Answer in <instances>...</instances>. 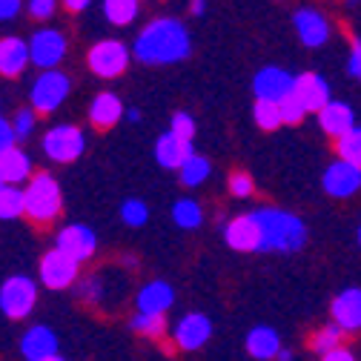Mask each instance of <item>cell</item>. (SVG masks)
Returning a JSON list of instances; mask_svg holds the SVG:
<instances>
[{
  "label": "cell",
  "mask_w": 361,
  "mask_h": 361,
  "mask_svg": "<svg viewBox=\"0 0 361 361\" xmlns=\"http://www.w3.org/2000/svg\"><path fill=\"white\" fill-rule=\"evenodd\" d=\"M192 55V35L187 23L178 18H155L149 20L132 43V58L147 66H169Z\"/></svg>",
  "instance_id": "cell-1"
},
{
  "label": "cell",
  "mask_w": 361,
  "mask_h": 361,
  "mask_svg": "<svg viewBox=\"0 0 361 361\" xmlns=\"http://www.w3.org/2000/svg\"><path fill=\"white\" fill-rule=\"evenodd\" d=\"M252 218L261 230V250L258 252H298L307 247V224L279 207H258L252 209Z\"/></svg>",
  "instance_id": "cell-2"
},
{
  "label": "cell",
  "mask_w": 361,
  "mask_h": 361,
  "mask_svg": "<svg viewBox=\"0 0 361 361\" xmlns=\"http://www.w3.org/2000/svg\"><path fill=\"white\" fill-rule=\"evenodd\" d=\"M26 218L35 227H47L55 224L63 212V192L52 172H35L26 184Z\"/></svg>",
  "instance_id": "cell-3"
},
{
  "label": "cell",
  "mask_w": 361,
  "mask_h": 361,
  "mask_svg": "<svg viewBox=\"0 0 361 361\" xmlns=\"http://www.w3.org/2000/svg\"><path fill=\"white\" fill-rule=\"evenodd\" d=\"M69 92H72V78L61 69H47L32 80L29 104L37 115H52L61 109V104L69 98Z\"/></svg>",
  "instance_id": "cell-4"
},
{
  "label": "cell",
  "mask_w": 361,
  "mask_h": 361,
  "mask_svg": "<svg viewBox=\"0 0 361 361\" xmlns=\"http://www.w3.org/2000/svg\"><path fill=\"white\" fill-rule=\"evenodd\" d=\"M132 63V49L118 37H104L95 47H89L86 52V66L92 75L104 78V80H115L121 78Z\"/></svg>",
  "instance_id": "cell-5"
},
{
  "label": "cell",
  "mask_w": 361,
  "mask_h": 361,
  "mask_svg": "<svg viewBox=\"0 0 361 361\" xmlns=\"http://www.w3.org/2000/svg\"><path fill=\"white\" fill-rule=\"evenodd\" d=\"M37 307V284L29 276H9L0 284V312L12 322H23Z\"/></svg>",
  "instance_id": "cell-6"
},
{
  "label": "cell",
  "mask_w": 361,
  "mask_h": 361,
  "mask_svg": "<svg viewBox=\"0 0 361 361\" xmlns=\"http://www.w3.org/2000/svg\"><path fill=\"white\" fill-rule=\"evenodd\" d=\"M37 279L47 290H69L80 281V261H75L72 255L61 252V250H49L43 252L40 264H37Z\"/></svg>",
  "instance_id": "cell-7"
},
{
  "label": "cell",
  "mask_w": 361,
  "mask_h": 361,
  "mask_svg": "<svg viewBox=\"0 0 361 361\" xmlns=\"http://www.w3.org/2000/svg\"><path fill=\"white\" fill-rule=\"evenodd\" d=\"M86 149V135L75 123H58L43 135V152L55 164H75Z\"/></svg>",
  "instance_id": "cell-8"
},
{
  "label": "cell",
  "mask_w": 361,
  "mask_h": 361,
  "mask_svg": "<svg viewBox=\"0 0 361 361\" xmlns=\"http://www.w3.org/2000/svg\"><path fill=\"white\" fill-rule=\"evenodd\" d=\"M66 35L61 29H52V26H43L37 32H32L29 37V52H32V66H37L40 72L47 69H58L61 61L66 58Z\"/></svg>",
  "instance_id": "cell-9"
},
{
  "label": "cell",
  "mask_w": 361,
  "mask_h": 361,
  "mask_svg": "<svg viewBox=\"0 0 361 361\" xmlns=\"http://www.w3.org/2000/svg\"><path fill=\"white\" fill-rule=\"evenodd\" d=\"M295 92V75L284 66H264L252 75V95L255 101L281 104Z\"/></svg>",
  "instance_id": "cell-10"
},
{
  "label": "cell",
  "mask_w": 361,
  "mask_h": 361,
  "mask_svg": "<svg viewBox=\"0 0 361 361\" xmlns=\"http://www.w3.org/2000/svg\"><path fill=\"white\" fill-rule=\"evenodd\" d=\"M322 190L336 201H347V198L358 195L361 192V166L336 158L322 175Z\"/></svg>",
  "instance_id": "cell-11"
},
{
  "label": "cell",
  "mask_w": 361,
  "mask_h": 361,
  "mask_svg": "<svg viewBox=\"0 0 361 361\" xmlns=\"http://www.w3.org/2000/svg\"><path fill=\"white\" fill-rule=\"evenodd\" d=\"M293 29L301 40V47H307V49H322L333 35L327 15L319 12L315 6H298L293 12Z\"/></svg>",
  "instance_id": "cell-12"
},
{
  "label": "cell",
  "mask_w": 361,
  "mask_h": 361,
  "mask_svg": "<svg viewBox=\"0 0 361 361\" xmlns=\"http://www.w3.org/2000/svg\"><path fill=\"white\" fill-rule=\"evenodd\" d=\"M55 250H61V252H66L83 264L89 258H95L98 235H95V230H89L86 224H66V227L58 230V235H55Z\"/></svg>",
  "instance_id": "cell-13"
},
{
  "label": "cell",
  "mask_w": 361,
  "mask_h": 361,
  "mask_svg": "<svg viewBox=\"0 0 361 361\" xmlns=\"http://www.w3.org/2000/svg\"><path fill=\"white\" fill-rule=\"evenodd\" d=\"M212 338V319L204 312H187L172 330V341L178 350H187V353H195L201 350L207 341Z\"/></svg>",
  "instance_id": "cell-14"
},
{
  "label": "cell",
  "mask_w": 361,
  "mask_h": 361,
  "mask_svg": "<svg viewBox=\"0 0 361 361\" xmlns=\"http://www.w3.org/2000/svg\"><path fill=\"white\" fill-rule=\"evenodd\" d=\"M224 241L235 252H258L261 250V230L252 218V212L235 215L224 224Z\"/></svg>",
  "instance_id": "cell-15"
},
{
  "label": "cell",
  "mask_w": 361,
  "mask_h": 361,
  "mask_svg": "<svg viewBox=\"0 0 361 361\" xmlns=\"http://www.w3.org/2000/svg\"><path fill=\"white\" fill-rule=\"evenodd\" d=\"M295 95H298V101L307 106L310 115H319V112L333 101L330 83H327V78L319 75V72H301V75H295Z\"/></svg>",
  "instance_id": "cell-16"
},
{
  "label": "cell",
  "mask_w": 361,
  "mask_h": 361,
  "mask_svg": "<svg viewBox=\"0 0 361 361\" xmlns=\"http://www.w3.org/2000/svg\"><path fill=\"white\" fill-rule=\"evenodd\" d=\"M330 315L344 333H361V287L341 290L330 304Z\"/></svg>",
  "instance_id": "cell-17"
},
{
  "label": "cell",
  "mask_w": 361,
  "mask_h": 361,
  "mask_svg": "<svg viewBox=\"0 0 361 361\" xmlns=\"http://www.w3.org/2000/svg\"><path fill=\"white\" fill-rule=\"evenodd\" d=\"M29 63H32L29 40H23L18 35L0 37V75L4 78H20Z\"/></svg>",
  "instance_id": "cell-18"
},
{
  "label": "cell",
  "mask_w": 361,
  "mask_h": 361,
  "mask_svg": "<svg viewBox=\"0 0 361 361\" xmlns=\"http://www.w3.org/2000/svg\"><path fill=\"white\" fill-rule=\"evenodd\" d=\"M20 353L26 361H43L58 355V333L47 324H35L20 338Z\"/></svg>",
  "instance_id": "cell-19"
},
{
  "label": "cell",
  "mask_w": 361,
  "mask_h": 361,
  "mask_svg": "<svg viewBox=\"0 0 361 361\" xmlns=\"http://www.w3.org/2000/svg\"><path fill=\"white\" fill-rule=\"evenodd\" d=\"M192 155H195L192 141L178 138L175 132H164L161 138L155 141V161H158L164 169H180Z\"/></svg>",
  "instance_id": "cell-20"
},
{
  "label": "cell",
  "mask_w": 361,
  "mask_h": 361,
  "mask_svg": "<svg viewBox=\"0 0 361 361\" xmlns=\"http://www.w3.org/2000/svg\"><path fill=\"white\" fill-rule=\"evenodd\" d=\"M319 126H322V132L324 135H330L333 141H338L341 135H347L353 126H355V109L347 104V101H330L319 115Z\"/></svg>",
  "instance_id": "cell-21"
},
{
  "label": "cell",
  "mask_w": 361,
  "mask_h": 361,
  "mask_svg": "<svg viewBox=\"0 0 361 361\" xmlns=\"http://www.w3.org/2000/svg\"><path fill=\"white\" fill-rule=\"evenodd\" d=\"M123 115H126V106L115 92H98L92 98V104H89V123L101 132L118 126V121H123Z\"/></svg>",
  "instance_id": "cell-22"
},
{
  "label": "cell",
  "mask_w": 361,
  "mask_h": 361,
  "mask_svg": "<svg viewBox=\"0 0 361 361\" xmlns=\"http://www.w3.org/2000/svg\"><path fill=\"white\" fill-rule=\"evenodd\" d=\"M172 304H175V290L166 281H149L138 290V295H135V307H138V312L166 315L172 310Z\"/></svg>",
  "instance_id": "cell-23"
},
{
  "label": "cell",
  "mask_w": 361,
  "mask_h": 361,
  "mask_svg": "<svg viewBox=\"0 0 361 361\" xmlns=\"http://www.w3.org/2000/svg\"><path fill=\"white\" fill-rule=\"evenodd\" d=\"M281 336L276 327H267V324H258L247 333V353L255 358V361H276L279 353H281Z\"/></svg>",
  "instance_id": "cell-24"
},
{
  "label": "cell",
  "mask_w": 361,
  "mask_h": 361,
  "mask_svg": "<svg viewBox=\"0 0 361 361\" xmlns=\"http://www.w3.org/2000/svg\"><path fill=\"white\" fill-rule=\"evenodd\" d=\"M0 175H4V180H6V184H12V187H23V184H29L32 175H35L32 158H29L20 147L9 149L4 158H0Z\"/></svg>",
  "instance_id": "cell-25"
},
{
  "label": "cell",
  "mask_w": 361,
  "mask_h": 361,
  "mask_svg": "<svg viewBox=\"0 0 361 361\" xmlns=\"http://www.w3.org/2000/svg\"><path fill=\"white\" fill-rule=\"evenodd\" d=\"M129 330L144 338L161 341L166 336V315H152V312H135L129 319Z\"/></svg>",
  "instance_id": "cell-26"
},
{
  "label": "cell",
  "mask_w": 361,
  "mask_h": 361,
  "mask_svg": "<svg viewBox=\"0 0 361 361\" xmlns=\"http://www.w3.org/2000/svg\"><path fill=\"white\" fill-rule=\"evenodd\" d=\"M172 221L180 230H198L204 224V209L192 198H180V201L172 204Z\"/></svg>",
  "instance_id": "cell-27"
},
{
  "label": "cell",
  "mask_w": 361,
  "mask_h": 361,
  "mask_svg": "<svg viewBox=\"0 0 361 361\" xmlns=\"http://www.w3.org/2000/svg\"><path fill=\"white\" fill-rule=\"evenodd\" d=\"M141 12V0H104V18L112 26H129Z\"/></svg>",
  "instance_id": "cell-28"
},
{
  "label": "cell",
  "mask_w": 361,
  "mask_h": 361,
  "mask_svg": "<svg viewBox=\"0 0 361 361\" xmlns=\"http://www.w3.org/2000/svg\"><path fill=\"white\" fill-rule=\"evenodd\" d=\"M26 215V192L20 187L6 184L0 190V221H15Z\"/></svg>",
  "instance_id": "cell-29"
},
{
  "label": "cell",
  "mask_w": 361,
  "mask_h": 361,
  "mask_svg": "<svg viewBox=\"0 0 361 361\" xmlns=\"http://www.w3.org/2000/svg\"><path fill=\"white\" fill-rule=\"evenodd\" d=\"M341 338H344V330L338 327V324H324V327H319L312 336H310V350L315 353V355H327L330 350H336V347H341Z\"/></svg>",
  "instance_id": "cell-30"
},
{
  "label": "cell",
  "mask_w": 361,
  "mask_h": 361,
  "mask_svg": "<svg viewBox=\"0 0 361 361\" xmlns=\"http://www.w3.org/2000/svg\"><path fill=\"white\" fill-rule=\"evenodd\" d=\"M252 121H255V126L264 129V132H276L279 126H284L281 104H273V101H255V104H252Z\"/></svg>",
  "instance_id": "cell-31"
},
{
  "label": "cell",
  "mask_w": 361,
  "mask_h": 361,
  "mask_svg": "<svg viewBox=\"0 0 361 361\" xmlns=\"http://www.w3.org/2000/svg\"><path fill=\"white\" fill-rule=\"evenodd\" d=\"M209 172H212V164H209V158H204V155H192L184 166H180L178 169V175H180V184H184V187H201L204 184V180L209 178Z\"/></svg>",
  "instance_id": "cell-32"
},
{
  "label": "cell",
  "mask_w": 361,
  "mask_h": 361,
  "mask_svg": "<svg viewBox=\"0 0 361 361\" xmlns=\"http://www.w3.org/2000/svg\"><path fill=\"white\" fill-rule=\"evenodd\" d=\"M336 155L341 161H350L355 166H361V126L355 123L347 135H341V138L336 141Z\"/></svg>",
  "instance_id": "cell-33"
},
{
  "label": "cell",
  "mask_w": 361,
  "mask_h": 361,
  "mask_svg": "<svg viewBox=\"0 0 361 361\" xmlns=\"http://www.w3.org/2000/svg\"><path fill=\"white\" fill-rule=\"evenodd\" d=\"M121 218H123L126 227H144V224L149 221V207H147V201H141V198H126V201L121 204Z\"/></svg>",
  "instance_id": "cell-34"
},
{
  "label": "cell",
  "mask_w": 361,
  "mask_h": 361,
  "mask_svg": "<svg viewBox=\"0 0 361 361\" xmlns=\"http://www.w3.org/2000/svg\"><path fill=\"white\" fill-rule=\"evenodd\" d=\"M35 126H37V112L29 106H23V109H18L15 115H12V129H15V135H18V141H26L29 135L35 132Z\"/></svg>",
  "instance_id": "cell-35"
},
{
  "label": "cell",
  "mask_w": 361,
  "mask_h": 361,
  "mask_svg": "<svg viewBox=\"0 0 361 361\" xmlns=\"http://www.w3.org/2000/svg\"><path fill=\"white\" fill-rule=\"evenodd\" d=\"M75 293H78V298L86 301V304H98L101 295H104V281L95 279V276H86V279H80V281L75 284Z\"/></svg>",
  "instance_id": "cell-36"
},
{
  "label": "cell",
  "mask_w": 361,
  "mask_h": 361,
  "mask_svg": "<svg viewBox=\"0 0 361 361\" xmlns=\"http://www.w3.org/2000/svg\"><path fill=\"white\" fill-rule=\"evenodd\" d=\"M169 132H175L178 138H184V141H195V132H198L195 118L190 112H175L169 121Z\"/></svg>",
  "instance_id": "cell-37"
},
{
  "label": "cell",
  "mask_w": 361,
  "mask_h": 361,
  "mask_svg": "<svg viewBox=\"0 0 361 361\" xmlns=\"http://www.w3.org/2000/svg\"><path fill=\"white\" fill-rule=\"evenodd\" d=\"M281 115H284V126H295V123H301L310 112H307V106L298 101V95L293 92L287 101H281Z\"/></svg>",
  "instance_id": "cell-38"
},
{
  "label": "cell",
  "mask_w": 361,
  "mask_h": 361,
  "mask_svg": "<svg viewBox=\"0 0 361 361\" xmlns=\"http://www.w3.org/2000/svg\"><path fill=\"white\" fill-rule=\"evenodd\" d=\"M227 187H230V195H235V198H250V195L255 192V180H252L247 172H233Z\"/></svg>",
  "instance_id": "cell-39"
},
{
  "label": "cell",
  "mask_w": 361,
  "mask_h": 361,
  "mask_svg": "<svg viewBox=\"0 0 361 361\" xmlns=\"http://www.w3.org/2000/svg\"><path fill=\"white\" fill-rule=\"evenodd\" d=\"M58 9V0H26V12L35 20H49Z\"/></svg>",
  "instance_id": "cell-40"
},
{
  "label": "cell",
  "mask_w": 361,
  "mask_h": 361,
  "mask_svg": "<svg viewBox=\"0 0 361 361\" xmlns=\"http://www.w3.org/2000/svg\"><path fill=\"white\" fill-rule=\"evenodd\" d=\"M20 141H18V135L12 129V121H6L4 115H0V158H4L9 149H15Z\"/></svg>",
  "instance_id": "cell-41"
},
{
  "label": "cell",
  "mask_w": 361,
  "mask_h": 361,
  "mask_svg": "<svg viewBox=\"0 0 361 361\" xmlns=\"http://www.w3.org/2000/svg\"><path fill=\"white\" fill-rule=\"evenodd\" d=\"M347 75L361 83V40H353L350 55H347Z\"/></svg>",
  "instance_id": "cell-42"
},
{
  "label": "cell",
  "mask_w": 361,
  "mask_h": 361,
  "mask_svg": "<svg viewBox=\"0 0 361 361\" xmlns=\"http://www.w3.org/2000/svg\"><path fill=\"white\" fill-rule=\"evenodd\" d=\"M23 0H0V23H9L20 15Z\"/></svg>",
  "instance_id": "cell-43"
},
{
  "label": "cell",
  "mask_w": 361,
  "mask_h": 361,
  "mask_svg": "<svg viewBox=\"0 0 361 361\" xmlns=\"http://www.w3.org/2000/svg\"><path fill=\"white\" fill-rule=\"evenodd\" d=\"M322 361H355V353L350 350V347H336V350H330L327 355H322Z\"/></svg>",
  "instance_id": "cell-44"
},
{
  "label": "cell",
  "mask_w": 361,
  "mask_h": 361,
  "mask_svg": "<svg viewBox=\"0 0 361 361\" xmlns=\"http://www.w3.org/2000/svg\"><path fill=\"white\" fill-rule=\"evenodd\" d=\"M61 4H63V9H66V12H72V15H75V12H83L89 4H92V0H61Z\"/></svg>",
  "instance_id": "cell-45"
},
{
  "label": "cell",
  "mask_w": 361,
  "mask_h": 361,
  "mask_svg": "<svg viewBox=\"0 0 361 361\" xmlns=\"http://www.w3.org/2000/svg\"><path fill=\"white\" fill-rule=\"evenodd\" d=\"M190 12H192V18H201L207 12V0H190Z\"/></svg>",
  "instance_id": "cell-46"
},
{
  "label": "cell",
  "mask_w": 361,
  "mask_h": 361,
  "mask_svg": "<svg viewBox=\"0 0 361 361\" xmlns=\"http://www.w3.org/2000/svg\"><path fill=\"white\" fill-rule=\"evenodd\" d=\"M123 118H126L129 123H138V121H141V112H138V109H126V115H123Z\"/></svg>",
  "instance_id": "cell-47"
},
{
  "label": "cell",
  "mask_w": 361,
  "mask_h": 361,
  "mask_svg": "<svg viewBox=\"0 0 361 361\" xmlns=\"http://www.w3.org/2000/svg\"><path fill=\"white\" fill-rule=\"evenodd\" d=\"M276 361H293V350L281 347V353H279V358H276Z\"/></svg>",
  "instance_id": "cell-48"
},
{
  "label": "cell",
  "mask_w": 361,
  "mask_h": 361,
  "mask_svg": "<svg viewBox=\"0 0 361 361\" xmlns=\"http://www.w3.org/2000/svg\"><path fill=\"white\" fill-rule=\"evenodd\" d=\"M43 361H66V358H63V355L58 353V355H52V358H43Z\"/></svg>",
  "instance_id": "cell-49"
},
{
  "label": "cell",
  "mask_w": 361,
  "mask_h": 361,
  "mask_svg": "<svg viewBox=\"0 0 361 361\" xmlns=\"http://www.w3.org/2000/svg\"><path fill=\"white\" fill-rule=\"evenodd\" d=\"M344 4H347V6H355V4H361V0H344Z\"/></svg>",
  "instance_id": "cell-50"
},
{
  "label": "cell",
  "mask_w": 361,
  "mask_h": 361,
  "mask_svg": "<svg viewBox=\"0 0 361 361\" xmlns=\"http://www.w3.org/2000/svg\"><path fill=\"white\" fill-rule=\"evenodd\" d=\"M6 187V180H4V175H0V190H4Z\"/></svg>",
  "instance_id": "cell-51"
},
{
  "label": "cell",
  "mask_w": 361,
  "mask_h": 361,
  "mask_svg": "<svg viewBox=\"0 0 361 361\" xmlns=\"http://www.w3.org/2000/svg\"><path fill=\"white\" fill-rule=\"evenodd\" d=\"M358 247H361V227H358Z\"/></svg>",
  "instance_id": "cell-52"
}]
</instances>
